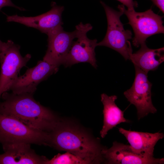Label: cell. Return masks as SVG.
Masks as SVG:
<instances>
[{
    "instance_id": "5bb4252c",
    "label": "cell",
    "mask_w": 164,
    "mask_h": 164,
    "mask_svg": "<svg viewBox=\"0 0 164 164\" xmlns=\"http://www.w3.org/2000/svg\"><path fill=\"white\" fill-rule=\"evenodd\" d=\"M119 132L125 137L132 149L139 154L149 157H154V147L164 135L159 132L154 133L127 130L118 128Z\"/></svg>"
},
{
    "instance_id": "6da1fadb",
    "label": "cell",
    "mask_w": 164,
    "mask_h": 164,
    "mask_svg": "<svg viewBox=\"0 0 164 164\" xmlns=\"http://www.w3.org/2000/svg\"><path fill=\"white\" fill-rule=\"evenodd\" d=\"M33 94L3 93L0 113L13 117L32 128L50 132L60 119L52 111L35 100Z\"/></svg>"
},
{
    "instance_id": "277c9868",
    "label": "cell",
    "mask_w": 164,
    "mask_h": 164,
    "mask_svg": "<svg viewBox=\"0 0 164 164\" xmlns=\"http://www.w3.org/2000/svg\"><path fill=\"white\" fill-rule=\"evenodd\" d=\"M49 132L30 127L11 116L0 113V142L47 145Z\"/></svg>"
},
{
    "instance_id": "ac0fdd59",
    "label": "cell",
    "mask_w": 164,
    "mask_h": 164,
    "mask_svg": "<svg viewBox=\"0 0 164 164\" xmlns=\"http://www.w3.org/2000/svg\"><path fill=\"white\" fill-rule=\"evenodd\" d=\"M126 6L127 9L130 11L135 10V8L138 6L137 2L133 0H117Z\"/></svg>"
},
{
    "instance_id": "d6986e66",
    "label": "cell",
    "mask_w": 164,
    "mask_h": 164,
    "mask_svg": "<svg viewBox=\"0 0 164 164\" xmlns=\"http://www.w3.org/2000/svg\"><path fill=\"white\" fill-rule=\"evenodd\" d=\"M5 6L13 7L21 11L25 10L24 8L15 5L11 0H0V10L3 7Z\"/></svg>"
},
{
    "instance_id": "5b68a950",
    "label": "cell",
    "mask_w": 164,
    "mask_h": 164,
    "mask_svg": "<svg viewBox=\"0 0 164 164\" xmlns=\"http://www.w3.org/2000/svg\"><path fill=\"white\" fill-rule=\"evenodd\" d=\"M118 8L127 16L132 28L135 36L132 43L135 47L146 43V39L151 36L164 33L163 16L155 13L151 8L143 12L128 10L122 4L118 5Z\"/></svg>"
},
{
    "instance_id": "7c38bea8",
    "label": "cell",
    "mask_w": 164,
    "mask_h": 164,
    "mask_svg": "<svg viewBox=\"0 0 164 164\" xmlns=\"http://www.w3.org/2000/svg\"><path fill=\"white\" fill-rule=\"evenodd\" d=\"M47 36L48 48L43 60L59 67L63 64L73 40L76 38V31L66 32L63 27Z\"/></svg>"
},
{
    "instance_id": "52a82bcc",
    "label": "cell",
    "mask_w": 164,
    "mask_h": 164,
    "mask_svg": "<svg viewBox=\"0 0 164 164\" xmlns=\"http://www.w3.org/2000/svg\"><path fill=\"white\" fill-rule=\"evenodd\" d=\"M76 41H73L69 51L63 63L66 67L80 63H88L96 68L95 49L97 46L96 39H91L87 33L93 27L89 23L80 22L75 26Z\"/></svg>"
},
{
    "instance_id": "8fae6325",
    "label": "cell",
    "mask_w": 164,
    "mask_h": 164,
    "mask_svg": "<svg viewBox=\"0 0 164 164\" xmlns=\"http://www.w3.org/2000/svg\"><path fill=\"white\" fill-rule=\"evenodd\" d=\"M102 154L105 162L109 164H161L164 159L145 156L137 153L130 145L114 142L109 149L104 147Z\"/></svg>"
},
{
    "instance_id": "4fadbf2b",
    "label": "cell",
    "mask_w": 164,
    "mask_h": 164,
    "mask_svg": "<svg viewBox=\"0 0 164 164\" xmlns=\"http://www.w3.org/2000/svg\"><path fill=\"white\" fill-rule=\"evenodd\" d=\"M30 145L16 143L2 145L5 152L0 154V164H45L48 159L37 154Z\"/></svg>"
},
{
    "instance_id": "30bf717a",
    "label": "cell",
    "mask_w": 164,
    "mask_h": 164,
    "mask_svg": "<svg viewBox=\"0 0 164 164\" xmlns=\"http://www.w3.org/2000/svg\"><path fill=\"white\" fill-rule=\"evenodd\" d=\"M51 9L46 13L34 17H25L17 15L8 16L7 21L20 23L28 27L36 29L47 35L62 28V14L64 7L51 4Z\"/></svg>"
},
{
    "instance_id": "44dd1931",
    "label": "cell",
    "mask_w": 164,
    "mask_h": 164,
    "mask_svg": "<svg viewBox=\"0 0 164 164\" xmlns=\"http://www.w3.org/2000/svg\"><path fill=\"white\" fill-rule=\"evenodd\" d=\"M5 45L6 43L3 42L0 40V52L4 49Z\"/></svg>"
},
{
    "instance_id": "ba28073f",
    "label": "cell",
    "mask_w": 164,
    "mask_h": 164,
    "mask_svg": "<svg viewBox=\"0 0 164 164\" xmlns=\"http://www.w3.org/2000/svg\"><path fill=\"white\" fill-rule=\"evenodd\" d=\"M135 77L132 86L124 93L130 103L134 105L137 110L138 119L149 113L154 114L157 109L152 100V84L148 79L147 74L136 66Z\"/></svg>"
},
{
    "instance_id": "9c48e42d",
    "label": "cell",
    "mask_w": 164,
    "mask_h": 164,
    "mask_svg": "<svg viewBox=\"0 0 164 164\" xmlns=\"http://www.w3.org/2000/svg\"><path fill=\"white\" fill-rule=\"evenodd\" d=\"M58 68L44 60H39L35 66L29 68L23 75L18 77L10 90L16 94H33L38 84L56 73Z\"/></svg>"
},
{
    "instance_id": "9a60e30c",
    "label": "cell",
    "mask_w": 164,
    "mask_h": 164,
    "mask_svg": "<svg viewBox=\"0 0 164 164\" xmlns=\"http://www.w3.org/2000/svg\"><path fill=\"white\" fill-rule=\"evenodd\" d=\"M140 46L138 51L132 53L130 60L134 66L148 74L150 71L156 70L164 61V48L151 49L147 47L146 43Z\"/></svg>"
},
{
    "instance_id": "3957f363",
    "label": "cell",
    "mask_w": 164,
    "mask_h": 164,
    "mask_svg": "<svg viewBox=\"0 0 164 164\" xmlns=\"http://www.w3.org/2000/svg\"><path fill=\"white\" fill-rule=\"evenodd\" d=\"M103 7L107 21V29L104 39L97 43V46H105L114 50L120 53L125 60H130L132 49L129 40L132 38V32L125 30L120 20L123 14L107 5L102 1L100 2Z\"/></svg>"
},
{
    "instance_id": "2e32d148",
    "label": "cell",
    "mask_w": 164,
    "mask_h": 164,
    "mask_svg": "<svg viewBox=\"0 0 164 164\" xmlns=\"http://www.w3.org/2000/svg\"><path fill=\"white\" fill-rule=\"evenodd\" d=\"M101 101L104 106L103 125L100 134L103 138L108 132L122 122L128 121L124 117V111L121 110L116 105L115 101L117 97L115 95L108 96L105 93L101 95Z\"/></svg>"
},
{
    "instance_id": "7a4b0ae2",
    "label": "cell",
    "mask_w": 164,
    "mask_h": 164,
    "mask_svg": "<svg viewBox=\"0 0 164 164\" xmlns=\"http://www.w3.org/2000/svg\"><path fill=\"white\" fill-rule=\"evenodd\" d=\"M48 146L71 153L89 164L104 161L99 141L86 131L72 124L60 120L49 132Z\"/></svg>"
},
{
    "instance_id": "ffe728a7",
    "label": "cell",
    "mask_w": 164,
    "mask_h": 164,
    "mask_svg": "<svg viewBox=\"0 0 164 164\" xmlns=\"http://www.w3.org/2000/svg\"><path fill=\"white\" fill-rule=\"evenodd\" d=\"M163 13H164V0H150Z\"/></svg>"
},
{
    "instance_id": "8992f818",
    "label": "cell",
    "mask_w": 164,
    "mask_h": 164,
    "mask_svg": "<svg viewBox=\"0 0 164 164\" xmlns=\"http://www.w3.org/2000/svg\"><path fill=\"white\" fill-rule=\"evenodd\" d=\"M20 48L19 45L8 40L0 52V99L3 93L10 91L21 69L26 66L31 58L29 54L22 56Z\"/></svg>"
},
{
    "instance_id": "e0dca14e",
    "label": "cell",
    "mask_w": 164,
    "mask_h": 164,
    "mask_svg": "<svg viewBox=\"0 0 164 164\" xmlns=\"http://www.w3.org/2000/svg\"><path fill=\"white\" fill-rule=\"evenodd\" d=\"M87 161L68 152L63 154L59 153L50 160L48 159L45 164H85Z\"/></svg>"
}]
</instances>
